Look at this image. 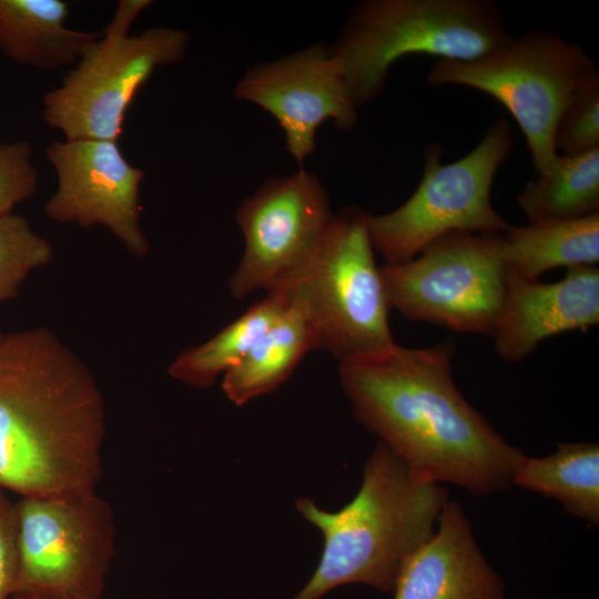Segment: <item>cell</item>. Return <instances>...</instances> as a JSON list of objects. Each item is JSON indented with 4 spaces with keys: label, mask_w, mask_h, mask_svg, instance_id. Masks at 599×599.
Listing matches in <instances>:
<instances>
[{
    "label": "cell",
    "mask_w": 599,
    "mask_h": 599,
    "mask_svg": "<svg viewBox=\"0 0 599 599\" xmlns=\"http://www.w3.org/2000/svg\"><path fill=\"white\" fill-rule=\"evenodd\" d=\"M369 215L356 206L334 213L308 267L294 283L277 288L305 316L317 348L339 363L396 343L370 240Z\"/></svg>",
    "instance_id": "cell-5"
},
{
    "label": "cell",
    "mask_w": 599,
    "mask_h": 599,
    "mask_svg": "<svg viewBox=\"0 0 599 599\" xmlns=\"http://www.w3.org/2000/svg\"><path fill=\"white\" fill-rule=\"evenodd\" d=\"M316 348L308 322L288 302L282 316L223 375L222 389L230 402L243 406L276 389L291 376L304 355Z\"/></svg>",
    "instance_id": "cell-18"
},
{
    "label": "cell",
    "mask_w": 599,
    "mask_h": 599,
    "mask_svg": "<svg viewBox=\"0 0 599 599\" xmlns=\"http://www.w3.org/2000/svg\"><path fill=\"white\" fill-rule=\"evenodd\" d=\"M453 342L423 348L395 343L339 363L354 417L432 480L476 497L507 491L525 455L457 388Z\"/></svg>",
    "instance_id": "cell-1"
},
{
    "label": "cell",
    "mask_w": 599,
    "mask_h": 599,
    "mask_svg": "<svg viewBox=\"0 0 599 599\" xmlns=\"http://www.w3.org/2000/svg\"><path fill=\"white\" fill-rule=\"evenodd\" d=\"M599 324V270L569 268L555 283L531 281L507 270L502 309L493 334L497 355L518 363L548 337Z\"/></svg>",
    "instance_id": "cell-14"
},
{
    "label": "cell",
    "mask_w": 599,
    "mask_h": 599,
    "mask_svg": "<svg viewBox=\"0 0 599 599\" xmlns=\"http://www.w3.org/2000/svg\"><path fill=\"white\" fill-rule=\"evenodd\" d=\"M448 499L441 484L379 441L365 461L357 494L342 509L326 511L308 498L296 501L324 545L315 572L293 599H319L351 582L393 591L405 561L435 534Z\"/></svg>",
    "instance_id": "cell-3"
},
{
    "label": "cell",
    "mask_w": 599,
    "mask_h": 599,
    "mask_svg": "<svg viewBox=\"0 0 599 599\" xmlns=\"http://www.w3.org/2000/svg\"><path fill=\"white\" fill-rule=\"evenodd\" d=\"M501 257L507 270L531 281L556 267L596 266L599 213L509 225L501 233Z\"/></svg>",
    "instance_id": "cell-17"
},
{
    "label": "cell",
    "mask_w": 599,
    "mask_h": 599,
    "mask_svg": "<svg viewBox=\"0 0 599 599\" xmlns=\"http://www.w3.org/2000/svg\"><path fill=\"white\" fill-rule=\"evenodd\" d=\"M105 405L87 365L35 327L0 342V489L21 497L95 491Z\"/></svg>",
    "instance_id": "cell-2"
},
{
    "label": "cell",
    "mask_w": 599,
    "mask_h": 599,
    "mask_svg": "<svg viewBox=\"0 0 599 599\" xmlns=\"http://www.w3.org/2000/svg\"><path fill=\"white\" fill-rule=\"evenodd\" d=\"M234 95L277 121L286 149L300 164L315 151L322 123L332 120L337 129L351 131L357 122L341 64L323 44L250 68L237 81Z\"/></svg>",
    "instance_id": "cell-13"
},
{
    "label": "cell",
    "mask_w": 599,
    "mask_h": 599,
    "mask_svg": "<svg viewBox=\"0 0 599 599\" xmlns=\"http://www.w3.org/2000/svg\"><path fill=\"white\" fill-rule=\"evenodd\" d=\"M150 0H121L118 2L114 16L102 31L105 39H121L129 37V30L136 17L150 4Z\"/></svg>",
    "instance_id": "cell-26"
},
{
    "label": "cell",
    "mask_w": 599,
    "mask_h": 599,
    "mask_svg": "<svg viewBox=\"0 0 599 599\" xmlns=\"http://www.w3.org/2000/svg\"><path fill=\"white\" fill-rule=\"evenodd\" d=\"M32 156L27 141L0 143V216L11 214L35 192L38 171Z\"/></svg>",
    "instance_id": "cell-24"
},
{
    "label": "cell",
    "mask_w": 599,
    "mask_h": 599,
    "mask_svg": "<svg viewBox=\"0 0 599 599\" xmlns=\"http://www.w3.org/2000/svg\"><path fill=\"white\" fill-rule=\"evenodd\" d=\"M512 486L556 499L565 511L586 522L599 524V445L559 443L545 457L522 456Z\"/></svg>",
    "instance_id": "cell-19"
},
{
    "label": "cell",
    "mask_w": 599,
    "mask_h": 599,
    "mask_svg": "<svg viewBox=\"0 0 599 599\" xmlns=\"http://www.w3.org/2000/svg\"><path fill=\"white\" fill-rule=\"evenodd\" d=\"M593 67L578 43L558 33L529 31L473 60H438L427 83L473 88L501 103L526 139L535 171L542 174L557 156L554 132L558 116Z\"/></svg>",
    "instance_id": "cell-6"
},
{
    "label": "cell",
    "mask_w": 599,
    "mask_h": 599,
    "mask_svg": "<svg viewBox=\"0 0 599 599\" xmlns=\"http://www.w3.org/2000/svg\"><path fill=\"white\" fill-rule=\"evenodd\" d=\"M394 599H504V583L481 552L463 506L448 499L435 534L403 565Z\"/></svg>",
    "instance_id": "cell-15"
},
{
    "label": "cell",
    "mask_w": 599,
    "mask_h": 599,
    "mask_svg": "<svg viewBox=\"0 0 599 599\" xmlns=\"http://www.w3.org/2000/svg\"><path fill=\"white\" fill-rule=\"evenodd\" d=\"M53 247L20 214L0 216V304L14 298L27 276L50 263Z\"/></svg>",
    "instance_id": "cell-22"
},
{
    "label": "cell",
    "mask_w": 599,
    "mask_h": 599,
    "mask_svg": "<svg viewBox=\"0 0 599 599\" xmlns=\"http://www.w3.org/2000/svg\"><path fill=\"white\" fill-rule=\"evenodd\" d=\"M511 149V126L502 118L457 161L441 163L443 146L429 145L422 180L410 197L388 213L369 215L372 244L385 264L407 262L449 233H502L509 224L494 209L490 194Z\"/></svg>",
    "instance_id": "cell-7"
},
{
    "label": "cell",
    "mask_w": 599,
    "mask_h": 599,
    "mask_svg": "<svg viewBox=\"0 0 599 599\" xmlns=\"http://www.w3.org/2000/svg\"><path fill=\"white\" fill-rule=\"evenodd\" d=\"M2 336H3V334L0 332V342H1V339H2Z\"/></svg>",
    "instance_id": "cell-28"
},
{
    "label": "cell",
    "mask_w": 599,
    "mask_h": 599,
    "mask_svg": "<svg viewBox=\"0 0 599 599\" xmlns=\"http://www.w3.org/2000/svg\"><path fill=\"white\" fill-rule=\"evenodd\" d=\"M10 599H80L73 596L53 592V591H43V590H20L14 592Z\"/></svg>",
    "instance_id": "cell-27"
},
{
    "label": "cell",
    "mask_w": 599,
    "mask_h": 599,
    "mask_svg": "<svg viewBox=\"0 0 599 599\" xmlns=\"http://www.w3.org/2000/svg\"><path fill=\"white\" fill-rule=\"evenodd\" d=\"M19 555L17 545L16 509L0 489V599H10L17 590Z\"/></svg>",
    "instance_id": "cell-25"
},
{
    "label": "cell",
    "mask_w": 599,
    "mask_h": 599,
    "mask_svg": "<svg viewBox=\"0 0 599 599\" xmlns=\"http://www.w3.org/2000/svg\"><path fill=\"white\" fill-rule=\"evenodd\" d=\"M69 9L64 0H0V51L41 70L73 67L101 33L68 28Z\"/></svg>",
    "instance_id": "cell-16"
},
{
    "label": "cell",
    "mask_w": 599,
    "mask_h": 599,
    "mask_svg": "<svg viewBox=\"0 0 599 599\" xmlns=\"http://www.w3.org/2000/svg\"><path fill=\"white\" fill-rule=\"evenodd\" d=\"M17 591L43 590L101 599L115 552L111 505L95 491L21 497L14 502Z\"/></svg>",
    "instance_id": "cell-9"
},
{
    "label": "cell",
    "mask_w": 599,
    "mask_h": 599,
    "mask_svg": "<svg viewBox=\"0 0 599 599\" xmlns=\"http://www.w3.org/2000/svg\"><path fill=\"white\" fill-rule=\"evenodd\" d=\"M380 273L390 309L405 318L493 336L506 293L501 233H449Z\"/></svg>",
    "instance_id": "cell-8"
},
{
    "label": "cell",
    "mask_w": 599,
    "mask_h": 599,
    "mask_svg": "<svg viewBox=\"0 0 599 599\" xmlns=\"http://www.w3.org/2000/svg\"><path fill=\"white\" fill-rule=\"evenodd\" d=\"M45 156L57 176V189L44 205L50 220L83 229L104 226L128 252L148 255L140 205L145 171L125 159L118 141L65 139L49 144Z\"/></svg>",
    "instance_id": "cell-12"
},
{
    "label": "cell",
    "mask_w": 599,
    "mask_h": 599,
    "mask_svg": "<svg viewBox=\"0 0 599 599\" xmlns=\"http://www.w3.org/2000/svg\"><path fill=\"white\" fill-rule=\"evenodd\" d=\"M189 42L185 31L169 27L121 39L101 37L61 83L44 93L45 123L67 140L118 141L138 91L158 68L182 61Z\"/></svg>",
    "instance_id": "cell-10"
},
{
    "label": "cell",
    "mask_w": 599,
    "mask_h": 599,
    "mask_svg": "<svg viewBox=\"0 0 599 599\" xmlns=\"http://www.w3.org/2000/svg\"><path fill=\"white\" fill-rule=\"evenodd\" d=\"M327 192L314 174L266 181L236 211L244 251L229 282L234 300L298 280L313 261L332 222Z\"/></svg>",
    "instance_id": "cell-11"
},
{
    "label": "cell",
    "mask_w": 599,
    "mask_h": 599,
    "mask_svg": "<svg viewBox=\"0 0 599 599\" xmlns=\"http://www.w3.org/2000/svg\"><path fill=\"white\" fill-rule=\"evenodd\" d=\"M517 202L529 222L599 213V148L557 154L547 172L526 184Z\"/></svg>",
    "instance_id": "cell-21"
},
{
    "label": "cell",
    "mask_w": 599,
    "mask_h": 599,
    "mask_svg": "<svg viewBox=\"0 0 599 599\" xmlns=\"http://www.w3.org/2000/svg\"><path fill=\"white\" fill-rule=\"evenodd\" d=\"M557 154H578L599 148V71L593 67L564 105L554 132Z\"/></svg>",
    "instance_id": "cell-23"
},
{
    "label": "cell",
    "mask_w": 599,
    "mask_h": 599,
    "mask_svg": "<svg viewBox=\"0 0 599 599\" xmlns=\"http://www.w3.org/2000/svg\"><path fill=\"white\" fill-rule=\"evenodd\" d=\"M511 37L506 13L490 0H366L329 49L359 108L379 94L388 70L405 55L468 61Z\"/></svg>",
    "instance_id": "cell-4"
},
{
    "label": "cell",
    "mask_w": 599,
    "mask_h": 599,
    "mask_svg": "<svg viewBox=\"0 0 599 599\" xmlns=\"http://www.w3.org/2000/svg\"><path fill=\"white\" fill-rule=\"evenodd\" d=\"M288 300L281 290L266 293L209 341L181 352L169 366L172 378L196 388L212 386L235 366L282 316Z\"/></svg>",
    "instance_id": "cell-20"
}]
</instances>
